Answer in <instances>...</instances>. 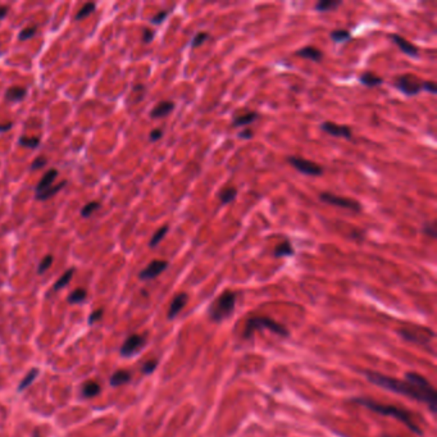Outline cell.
Wrapping results in <instances>:
<instances>
[{"label":"cell","instance_id":"cell-1","mask_svg":"<svg viewBox=\"0 0 437 437\" xmlns=\"http://www.w3.org/2000/svg\"><path fill=\"white\" fill-rule=\"evenodd\" d=\"M364 376L373 385L385 388L387 391L410 397V399L417 400V401H422L428 406L433 414L436 413L437 392L433 386L422 374L415 373V372H408V373H405L404 380L392 378V377L385 376V374L374 371H364Z\"/></svg>","mask_w":437,"mask_h":437},{"label":"cell","instance_id":"cell-2","mask_svg":"<svg viewBox=\"0 0 437 437\" xmlns=\"http://www.w3.org/2000/svg\"><path fill=\"white\" fill-rule=\"evenodd\" d=\"M353 403H357L359 405L364 406V408L371 409L372 411H376L378 414L385 415V417H392L397 419L399 422L404 423L411 432H414L417 434H422V429L419 428L417 423L413 419V414L406 409L399 408L395 405H387V404H381L378 401H374L372 399H367V397H357L353 400Z\"/></svg>","mask_w":437,"mask_h":437},{"label":"cell","instance_id":"cell-3","mask_svg":"<svg viewBox=\"0 0 437 437\" xmlns=\"http://www.w3.org/2000/svg\"><path fill=\"white\" fill-rule=\"evenodd\" d=\"M236 299L237 297L233 291H224L223 294H221L208 309L210 320L216 323L227 320L235 311Z\"/></svg>","mask_w":437,"mask_h":437},{"label":"cell","instance_id":"cell-4","mask_svg":"<svg viewBox=\"0 0 437 437\" xmlns=\"http://www.w3.org/2000/svg\"><path fill=\"white\" fill-rule=\"evenodd\" d=\"M259 330H269L282 337H287L288 334H290L285 326L276 322L269 317H253V318H249L246 321L242 336L245 339H250V337H253L254 332Z\"/></svg>","mask_w":437,"mask_h":437},{"label":"cell","instance_id":"cell-5","mask_svg":"<svg viewBox=\"0 0 437 437\" xmlns=\"http://www.w3.org/2000/svg\"><path fill=\"white\" fill-rule=\"evenodd\" d=\"M399 335L408 341L424 346H428L431 340L434 337V332L432 330L415 325L404 326L399 330Z\"/></svg>","mask_w":437,"mask_h":437},{"label":"cell","instance_id":"cell-6","mask_svg":"<svg viewBox=\"0 0 437 437\" xmlns=\"http://www.w3.org/2000/svg\"><path fill=\"white\" fill-rule=\"evenodd\" d=\"M395 86L406 96H415L423 90V81L419 80L417 76L406 73V75L399 76L395 80Z\"/></svg>","mask_w":437,"mask_h":437},{"label":"cell","instance_id":"cell-7","mask_svg":"<svg viewBox=\"0 0 437 437\" xmlns=\"http://www.w3.org/2000/svg\"><path fill=\"white\" fill-rule=\"evenodd\" d=\"M320 200L326 203V204L342 208V209L353 210V212H360L362 210V204L359 202H357V200H354V199L350 198H342V196H337L331 193L321 194Z\"/></svg>","mask_w":437,"mask_h":437},{"label":"cell","instance_id":"cell-8","mask_svg":"<svg viewBox=\"0 0 437 437\" xmlns=\"http://www.w3.org/2000/svg\"><path fill=\"white\" fill-rule=\"evenodd\" d=\"M287 162L288 164H291L295 170L299 171L303 175L316 176V177L323 175V168L321 167L320 164L308 161V159L299 158V157H288Z\"/></svg>","mask_w":437,"mask_h":437},{"label":"cell","instance_id":"cell-9","mask_svg":"<svg viewBox=\"0 0 437 437\" xmlns=\"http://www.w3.org/2000/svg\"><path fill=\"white\" fill-rule=\"evenodd\" d=\"M321 129L328 135L335 136V137L348 138V140L353 138V131L350 127L345 126V124H337L335 122L326 121L321 123Z\"/></svg>","mask_w":437,"mask_h":437},{"label":"cell","instance_id":"cell-10","mask_svg":"<svg viewBox=\"0 0 437 437\" xmlns=\"http://www.w3.org/2000/svg\"><path fill=\"white\" fill-rule=\"evenodd\" d=\"M167 268H168V262L156 259V260L150 262L149 264L147 265V268H144V269L141 270L138 277H140L141 279H144V281H148V279H154L156 277H158L159 274L163 273Z\"/></svg>","mask_w":437,"mask_h":437},{"label":"cell","instance_id":"cell-11","mask_svg":"<svg viewBox=\"0 0 437 437\" xmlns=\"http://www.w3.org/2000/svg\"><path fill=\"white\" fill-rule=\"evenodd\" d=\"M145 345V337L141 335H131L126 341L123 342V345L121 348V354L123 357H131Z\"/></svg>","mask_w":437,"mask_h":437},{"label":"cell","instance_id":"cell-12","mask_svg":"<svg viewBox=\"0 0 437 437\" xmlns=\"http://www.w3.org/2000/svg\"><path fill=\"white\" fill-rule=\"evenodd\" d=\"M390 39H391L392 43H394L395 45L399 46V49L401 50L404 54L409 55V57L411 58L419 57V49H418L415 45H413L410 41L404 39L403 36H400V35H396V34H391L390 35Z\"/></svg>","mask_w":437,"mask_h":437},{"label":"cell","instance_id":"cell-13","mask_svg":"<svg viewBox=\"0 0 437 437\" xmlns=\"http://www.w3.org/2000/svg\"><path fill=\"white\" fill-rule=\"evenodd\" d=\"M187 300H189V295L185 293L179 294V295H176L173 298L172 303L170 305V309H168V318L170 320H173L185 308V305L187 304Z\"/></svg>","mask_w":437,"mask_h":437},{"label":"cell","instance_id":"cell-14","mask_svg":"<svg viewBox=\"0 0 437 437\" xmlns=\"http://www.w3.org/2000/svg\"><path fill=\"white\" fill-rule=\"evenodd\" d=\"M173 109H175V103H173V101L171 100L159 101L156 107L153 108L152 112H150V117L156 118V119H158V118H164L167 117V115H170Z\"/></svg>","mask_w":437,"mask_h":437},{"label":"cell","instance_id":"cell-15","mask_svg":"<svg viewBox=\"0 0 437 437\" xmlns=\"http://www.w3.org/2000/svg\"><path fill=\"white\" fill-rule=\"evenodd\" d=\"M295 54L300 58H304V59L316 62V63H318V62L323 59V52H321L318 48H314V46H305V48L298 50Z\"/></svg>","mask_w":437,"mask_h":437},{"label":"cell","instance_id":"cell-16","mask_svg":"<svg viewBox=\"0 0 437 437\" xmlns=\"http://www.w3.org/2000/svg\"><path fill=\"white\" fill-rule=\"evenodd\" d=\"M259 113L258 112H246L244 114H237L235 115V118L232 119V127H242L247 126V124H251L253 122H255L256 119H259Z\"/></svg>","mask_w":437,"mask_h":437},{"label":"cell","instance_id":"cell-17","mask_svg":"<svg viewBox=\"0 0 437 437\" xmlns=\"http://www.w3.org/2000/svg\"><path fill=\"white\" fill-rule=\"evenodd\" d=\"M58 177V171L55 170V168H52V170L46 171L45 175L41 177V180L39 181L38 186H36V193H40V191L46 190V189H49L50 186H52L53 184H54L55 179Z\"/></svg>","mask_w":437,"mask_h":437},{"label":"cell","instance_id":"cell-18","mask_svg":"<svg viewBox=\"0 0 437 437\" xmlns=\"http://www.w3.org/2000/svg\"><path fill=\"white\" fill-rule=\"evenodd\" d=\"M359 82L365 87H376L381 86L383 84V78L380 76L374 75L373 72H363L359 77Z\"/></svg>","mask_w":437,"mask_h":437},{"label":"cell","instance_id":"cell-19","mask_svg":"<svg viewBox=\"0 0 437 437\" xmlns=\"http://www.w3.org/2000/svg\"><path fill=\"white\" fill-rule=\"evenodd\" d=\"M27 95V90L22 86H12L6 91V100L11 103H17L23 100Z\"/></svg>","mask_w":437,"mask_h":437},{"label":"cell","instance_id":"cell-20","mask_svg":"<svg viewBox=\"0 0 437 437\" xmlns=\"http://www.w3.org/2000/svg\"><path fill=\"white\" fill-rule=\"evenodd\" d=\"M66 185H67V181L59 182V184H57V185H52L49 189H46V190H44V191H40V193H36V199H38V200H41V202L49 200V199H52L53 196L57 195V194L59 193V191H61L64 186H66Z\"/></svg>","mask_w":437,"mask_h":437},{"label":"cell","instance_id":"cell-21","mask_svg":"<svg viewBox=\"0 0 437 437\" xmlns=\"http://www.w3.org/2000/svg\"><path fill=\"white\" fill-rule=\"evenodd\" d=\"M294 254H295V250L288 240H283L282 242H279L273 251L274 258H285V256L294 255Z\"/></svg>","mask_w":437,"mask_h":437},{"label":"cell","instance_id":"cell-22","mask_svg":"<svg viewBox=\"0 0 437 437\" xmlns=\"http://www.w3.org/2000/svg\"><path fill=\"white\" fill-rule=\"evenodd\" d=\"M131 380V374L128 371H124V369H119V371L114 372L113 376L110 377V385L112 386H122L124 383L129 382Z\"/></svg>","mask_w":437,"mask_h":437},{"label":"cell","instance_id":"cell-23","mask_svg":"<svg viewBox=\"0 0 437 437\" xmlns=\"http://www.w3.org/2000/svg\"><path fill=\"white\" fill-rule=\"evenodd\" d=\"M342 6L341 0H321L316 4V11L323 13V12L335 11Z\"/></svg>","mask_w":437,"mask_h":437},{"label":"cell","instance_id":"cell-24","mask_svg":"<svg viewBox=\"0 0 437 437\" xmlns=\"http://www.w3.org/2000/svg\"><path fill=\"white\" fill-rule=\"evenodd\" d=\"M236 196H237V190H236L235 187H232V186L226 187V189H223V190L219 191V194H218L219 202H221L223 205L232 203L233 200L236 199Z\"/></svg>","mask_w":437,"mask_h":437},{"label":"cell","instance_id":"cell-25","mask_svg":"<svg viewBox=\"0 0 437 437\" xmlns=\"http://www.w3.org/2000/svg\"><path fill=\"white\" fill-rule=\"evenodd\" d=\"M73 273H75V268H69V269H67L66 272H64V273L62 274L61 277H59V279H58V281L55 282L54 287H53V290H54V291H59V290H61V288L66 287V286L69 283V281L72 279Z\"/></svg>","mask_w":437,"mask_h":437},{"label":"cell","instance_id":"cell-26","mask_svg":"<svg viewBox=\"0 0 437 437\" xmlns=\"http://www.w3.org/2000/svg\"><path fill=\"white\" fill-rule=\"evenodd\" d=\"M99 394H100V386L96 382H94V381H87L82 386V395L87 397V399L96 396Z\"/></svg>","mask_w":437,"mask_h":437},{"label":"cell","instance_id":"cell-27","mask_svg":"<svg viewBox=\"0 0 437 437\" xmlns=\"http://www.w3.org/2000/svg\"><path fill=\"white\" fill-rule=\"evenodd\" d=\"M330 38H331V40L334 41V43H344V41L350 40L351 34H350V31H348V30H344V29L334 30V31H331Z\"/></svg>","mask_w":437,"mask_h":437},{"label":"cell","instance_id":"cell-28","mask_svg":"<svg viewBox=\"0 0 437 437\" xmlns=\"http://www.w3.org/2000/svg\"><path fill=\"white\" fill-rule=\"evenodd\" d=\"M38 374H39L38 369L36 368L31 369V371L26 374V377L21 381L20 386H18V391H23V390H26L30 385H32V382L38 378Z\"/></svg>","mask_w":437,"mask_h":437},{"label":"cell","instance_id":"cell-29","mask_svg":"<svg viewBox=\"0 0 437 437\" xmlns=\"http://www.w3.org/2000/svg\"><path fill=\"white\" fill-rule=\"evenodd\" d=\"M18 144L21 147L36 149L40 145V137H36V136H31V137H29V136H22V137L18 138Z\"/></svg>","mask_w":437,"mask_h":437},{"label":"cell","instance_id":"cell-30","mask_svg":"<svg viewBox=\"0 0 437 437\" xmlns=\"http://www.w3.org/2000/svg\"><path fill=\"white\" fill-rule=\"evenodd\" d=\"M86 297L87 293L85 288H76V290H73L72 293L69 294L68 303H71V304H78V303L85 302Z\"/></svg>","mask_w":437,"mask_h":437},{"label":"cell","instance_id":"cell-31","mask_svg":"<svg viewBox=\"0 0 437 437\" xmlns=\"http://www.w3.org/2000/svg\"><path fill=\"white\" fill-rule=\"evenodd\" d=\"M168 231H170V227H168V226H163V227H161V228H159V230H157L156 233L153 235L152 240H150L149 246L150 247H156L157 245L161 244V241L164 239V236L167 235Z\"/></svg>","mask_w":437,"mask_h":437},{"label":"cell","instance_id":"cell-32","mask_svg":"<svg viewBox=\"0 0 437 437\" xmlns=\"http://www.w3.org/2000/svg\"><path fill=\"white\" fill-rule=\"evenodd\" d=\"M95 9H96L95 3H86L84 7H82V8L80 9V11H78V13L76 15L75 20L81 21V20H84V18L89 17L90 15H92V13L95 12Z\"/></svg>","mask_w":437,"mask_h":437},{"label":"cell","instance_id":"cell-33","mask_svg":"<svg viewBox=\"0 0 437 437\" xmlns=\"http://www.w3.org/2000/svg\"><path fill=\"white\" fill-rule=\"evenodd\" d=\"M209 38L210 35L208 34V32L205 31L198 32V34L193 38V40H191V48H193V49H196V48H199V46H202Z\"/></svg>","mask_w":437,"mask_h":437},{"label":"cell","instance_id":"cell-34","mask_svg":"<svg viewBox=\"0 0 437 437\" xmlns=\"http://www.w3.org/2000/svg\"><path fill=\"white\" fill-rule=\"evenodd\" d=\"M99 208H100V203L99 202L87 203V204L84 205V208L81 209V217H84V218H89V217L91 216L94 212H96Z\"/></svg>","mask_w":437,"mask_h":437},{"label":"cell","instance_id":"cell-35","mask_svg":"<svg viewBox=\"0 0 437 437\" xmlns=\"http://www.w3.org/2000/svg\"><path fill=\"white\" fill-rule=\"evenodd\" d=\"M36 31H38V27L36 26L25 27V29L20 32V35H18V40L26 41L29 40V39H32L35 36V34H36Z\"/></svg>","mask_w":437,"mask_h":437},{"label":"cell","instance_id":"cell-36","mask_svg":"<svg viewBox=\"0 0 437 437\" xmlns=\"http://www.w3.org/2000/svg\"><path fill=\"white\" fill-rule=\"evenodd\" d=\"M53 260H54V258H53V255H46V256H44L43 260H41L40 264H39L38 273H39V274H41V273H44V272H46V270L49 269V268L52 267V264H53Z\"/></svg>","mask_w":437,"mask_h":437},{"label":"cell","instance_id":"cell-37","mask_svg":"<svg viewBox=\"0 0 437 437\" xmlns=\"http://www.w3.org/2000/svg\"><path fill=\"white\" fill-rule=\"evenodd\" d=\"M423 233L426 236H428V237H431V239H434L437 236V230H436V224H434V222H426V223L423 224Z\"/></svg>","mask_w":437,"mask_h":437},{"label":"cell","instance_id":"cell-38","mask_svg":"<svg viewBox=\"0 0 437 437\" xmlns=\"http://www.w3.org/2000/svg\"><path fill=\"white\" fill-rule=\"evenodd\" d=\"M157 365H158V362H157V360H148V362L144 363L141 371H142V373L144 374H152L153 372L156 371Z\"/></svg>","mask_w":437,"mask_h":437},{"label":"cell","instance_id":"cell-39","mask_svg":"<svg viewBox=\"0 0 437 437\" xmlns=\"http://www.w3.org/2000/svg\"><path fill=\"white\" fill-rule=\"evenodd\" d=\"M168 15H170V11L158 12V13L150 20V22H152L153 25H161V23H163V21H166V18L168 17Z\"/></svg>","mask_w":437,"mask_h":437},{"label":"cell","instance_id":"cell-40","mask_svg":"<svg viewBox=\"0 0 437 437\" xmlns=\"http://www.w3.org/2000/svg\"><path fill=\"white\" fill-rule=\"evenodd\" d=\"M48 163V159L45 158V157H38V158L35 159L34 162H32V164H31V170L32 171H38V170H40V168H43V167H45V164Z\"/></svg>","mask_w":437,"mask_h":437},{"label":"cell","instance_id":"cell-41","mask_svg":"<svg viewBox=\"0 0 437 437\" xmlns=\"http://www.w3.org/2000/svg\"><path fill=\"white\" fill-rule=\"evenodd\" d=\"M154 38H156V32L153 31V30L145 29L144 31H142V41H144L145 44H150L153 40H154Z\"/></svg>","mask_w":437,"mask_h":437},{"label":"cell","instance_id":"cell-42","mask_svg":"<svg viewBox=\"0 0 437 437\" xmlns=\"http://www.w3.org/2000/svg\"><path fill=\"white\" fill-rule=\"evenodd\" d=\"M423 90H426L429 94H436V84L433 81H423Z\"/></svg>","mask_w":437,"mask_h":437},{"label":"cell","instance_id":"cell-43","mask_svg":"<svg viewBox=\"0 0 437 437\" xmlns=\"http://www.w3.org/2000/svg\"><path fill=\"white\" fill-rule=\"evenodd\" d=\"M163 137V131H162L161 128H156V129H153L152 132H150V135H149V138H150V141H153V142H154V141H158V140H161V138Z\"/></svg>","mask_w":437,"mask_h":437},{"label":"cell","instance_id":"cell-44","mask_svg":"<svg viewBox=\"0 0 437 437\" xmlns=\"http://www.w3.org/2000/svg\"><path fill=\"white\" fill-rule=\"evenodd\" d=\"M101 317H103V309H98V311L92 312L91 316H90V318H89V323L90 325H92V323L98 322Z\"/></svg>","mask_w":437,"mask_h":437},{"label":"cell","instance_id":"cell-45","mask_svg":"<svg viewBox=\"0 0 437 437\" xmlns=\"http://www.w3.org/2000/svg\"><path fill=\"white\" fill-rule=\"evenodd\" d=\"M253 136H254L253 131L249 128L244 129V131H241V132L239 133V137L244 138V140H250V138H253Z\"/></svg>","mask_w":437,"mask_h":437},{"label":"cell","instance_id":"cell-46","mask_svg":"<svg viewBox=\"0 0 437 437\" xmlns=\"http://www.w3.org/2000/svg\"><path fill=\"white\" fill-rule=\"evenodd\" d=\"M13 127L12 122H7V123H0V132H7Z\"/></svg>","mask_w":437,"mask_h":437},{"label":"cell","instance_id":"cell-47","mask_svg":"<svg viewBox=\"0 0 437 437\" xmlns=\"http://www.w3.org/2000/svg\"><path fill=\"white\" fill-rule=\"evenodd\" d=\"M8 11H9L8 7L0 6V20H3V18L7 17V15H8Z\"/></svg>","mask_w":437,"mask_h":437},{"label":"cell","instance_id":"cell-48","mask_svg":"<svg viewBox=\"0 0 437 437\" xmlns=\"http://www.w3.org/2000/svg\"><path fill=\"white\" fill-rule=\"evenodd\" d=\"M382 437H391V436H382Z\"/></svg>","mask_w":437,"mask_h":437}]
</instances>
